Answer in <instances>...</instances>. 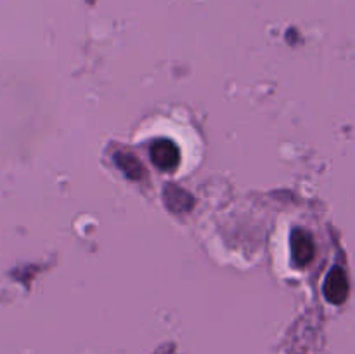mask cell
I'll return each instance as SVG.
<instances>
[{"label":"cell","instance_id":"cell-1","mask_svg":"<svg viewBox=\"0 0 355 354\" xmlns=\"http://www.w3.org/2000/svg\"><path fill=\"white\" fill-rule=\"evenodd\" d=\"M328 287L331 288L328 297L331 298L333 302H336V304H340V302L347 297V280L345 276H343L342 271H335V273L331 274Z\"/></svg>","mask_w":355,"mask_h":354}]
</instances>
